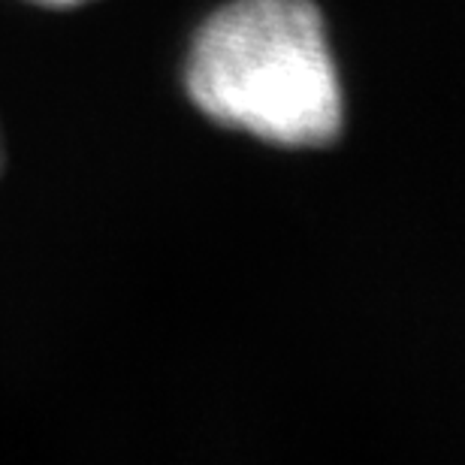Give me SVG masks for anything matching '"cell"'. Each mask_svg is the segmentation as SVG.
<instances>
[{"instance_id": "cell-1", "label": "cell", "mask_w": 465, "mask_h": 465, "mask_svg": "<svg viewBox=\"0 0 465 465\" xmlns=\"http://www.w3.org/2000/svg\"><path fill=\"white\" fill-rule=\"evenodd\" d=\"M188 91L224 127L275 145H323L341 130V88L309 0H236L203 27Z\"/></svg>"}, {"instance_id": "cell-2", "label": "cell", "mask_w": 465, "mask_h": 465, "mask_svg": "<svg viewBox=\"0 0 465 465\" xmlns=\"http://www.w3.org/2000/svg\"><path fill=\"white\" fill-rule=\"evenodd\" d=\"M36 4H43V6H79V4H85V0H36Z\"/></svg>"}]
</instances>
